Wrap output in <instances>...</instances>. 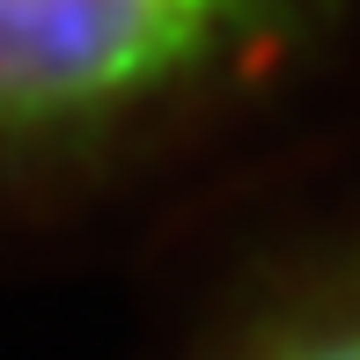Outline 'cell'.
Returning a JSON list of instances; mask_svg holds the SVG:
<instances>
[{
	"mask_svg": "<svg viewBox=\"0 0 360 360\" xmlns=\"http://www.w3.org/2000/svg\"><path fill=\"white\" fill-rule=\"evenodd\" d=\"M316 0H0V162H74L243 89Z\"/></svg>",
	"mask_w": 360,
	"mask_h": 360,
	"instance_id": "1",
	"label": "cell"
},
{
	"mask_svg": "<svg viewBox=\"0 0 360 360\" xmlns=\"http://www.w3.org/2000/svg\"><path fill=\"white\" fill-rule=\"evenodd\" d=\"M228 360H360V280L316 287L280 316L250 323Z\"/></svg>",
	"mask_w": 360,
	"mask_h": 360,
	"instance_id": "2",
	"label": "cell"
}]
</instances>
